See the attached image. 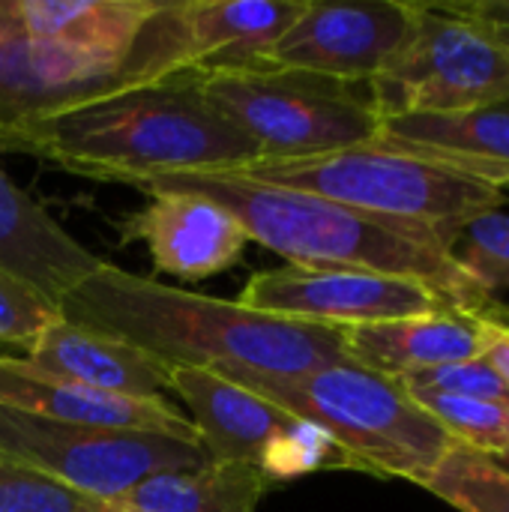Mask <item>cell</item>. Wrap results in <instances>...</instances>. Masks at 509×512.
I'll return each mask as SVG.
<instances>
[{"label": "cell", "mask_w": 509, "mask_h": 512, "mask_svg": "<svg viewBox=\"0 0 509 512\" xmlns=\"http://www.w3.org/2000/svg\"><path fill=\"white\" fill-rule=\"evenodd\" d=\"M213 372L324 432L351 456L357 471L423 486L453 444L396 378L354 360L303 375H270L243 366Z\"/></svg>", "instance_id": "obj_5"}, {"label": "cell", "mask_w": 509, "mask_h": 512, "mask_svg": "<svg viewBox=\"0 0 509 512\" xmlns=\"http://www.w3.org/2000/svg\"><path fill=\"white\" fill-rule=\"evenodd\" d=\"M0 459L36 468L99 501H117L147 477L210 462L195 441L57 423L3 402Z\"/></svg>", "instance_id": "obj_9"}, {"label": "cell", "mask_w": 509, "mask_h": 512, "mask_svg": "<svg viewBox=\"0 0 509 512\" xmlns=\"http://www.w3.org/2000/svg\"><path fill=\"white\" fill-rule=\"evenodd\" d=\"M90 512H126V510H120V507H117L114 501H96V504H93V510H90Z\"/></svg>", "instance_id": "obj_29"}, {"label": "cell", "mask_w": 509, "mask_h": 512, "mask_svg": "<svg viewBox=\"0 0 509 512\" xmlns=\"http://www.w3.org/2000/svg\"><path fill=\"white\" fill-rule=\"evenodd\" d=\"M0 153L126 186L159 174L243 171L261 159L255 141L201 93L192 72L63 111L6 138Z\"/></svg>", "instance_id": "obj_4"}, {"label": "cell", "mask_w": 509, "mask_h": 512, "mask_svg": "<svg viewBox=\"0 0 509 512\" xmlns=\"http://www.w3.org/2000/svg\"><path fill=\"white\" fill-rule=\"evenodd\" d=\"M153 192H195L228 207L252 243L282 255L288 264L351 267L384 276L417 279L456 306L509 324V306L477 288L450 258L444 240L420 222L375 216L339 201L252 180L240 171H186L129 183Z\"/></svg>", "instance_id": "obj_3"}, {"label": "cell", "mask_w": 509, "mask_h": 512, "mask_svg": "<svg viewBox=\"0 0 509 512\" xmlns=\"http://www.w3.org/2000/svg\"><path fill=\"white\" fill-rule=\"evenodd\" d=\"M453 264L486 294L509 288V213L489 210L471 219L450 246Z\"/></svg>", "instance_id": "obj_23"}, {"label": "cell", "mask_w": 509, "mask_h": 512, "mask_svg": "<svg viewBox=\"0 0 509 512\" xmlns=\"http://www.w3.org/2000/svg\"><path fill=\"white\" fill-rule=\"evenodd\" d=\"M492 318L468 309H444L402 321L342 327L348 357L387 378L480 360Z\"/></svg>", "instance_id": "obj_16"}, {"label": "cell", "mask_w": 509, "mask_h": 512, "mask_svg": "<svg viewBox=\"0 0 509 512\" xmlns=\"http://www.w3.org/2000/svg\"><path fill=\"white\" fill-rule=\"evenodd\" d=\"M102 264L0 168V273L60 303Z\"/></svg>", "instance_id": "obj_17"}, {"label": "cell", "mask_w": 509, "mask_h": 512, "mask_svg": "<svg viewBox=\"0 0 509 512\" xmlns=\"http://www.w3.org/2000/svg\"><path fill=\"white\" fill-rule=\"evenodd\" d=\"M57 315V303L0 273V348H15L24 354Z\"/></svg>", "instance_id": "obj_25"}, {"label": "cell", "mask_w": 509, "mask_h": 512, "mask_svg": "<svg viewBox=\"0 0 509 512\" xmlns=\"http://www.w3.org/2000/svg\"><path fill=\"white\" fill-rule=\"evenodd\" d=\"M201 93L246 132L261 159H309L372 144L381 117L369 84H345L267 60L234 69H186Z\"/></svg>", "instance_id": "obj_7"}, {"label": "cell", "mask_w": 509, "mask_h": 512, "mask_svg": "<svg viewBox=\"0 0 509 512\" xmlns=\"http://www.w3.org/2000/svg\"><path fill=\"white\" fill-rule=\"evenodd\" d=\"M21 360L60 381L126 399H156L171 384V369L147 351L60 315L33 339Z\"/></svg>", "instance_id": "obj_15"}, {"label": "cell", "mask_w": 509, "mask_h": 512, "mask_svg": "<svg viewBox=\"0 0 509 512\" xmlns=\"http://www.w3.org/2000/svg\"><path fill=\"white\" fill-rule=\"evenodd\" d=\"M60 318L123 339L168 369L243 366L303 375L351 363L342 327L273 318L102 264L60 303Z\"/></svg>", "instance_id": "obj_2"}, {"label": "cell", "mask_w": 509, "mask_h": 512, "mask_svg": "<svg viewBox=\"0 0 509 512\" xmlns=\"http://www.w3.org/2000/svg\"><path fill=\"white\" fill-rule=\"evenodd\" d=\"M405 387V384H402ZM405 393L459 444H468L471 450H480L486 456H501L509 447V411L453 396V393H438V390H423V387H405Z\"/></svg>", "instance_id": "obj_22"}, {"label": "cell", "mask_w": 509, "mask_h": 512, "mask_svg": "<svg viewBox=\"0 0 509 512\" xmlns=\"http://www.w3.org/2000/svg\"><path fill=\"white\" fill-rule=\"evenodd\" d=\"M423 489L459 512H509V471L459 441L450 444Z\"/></svg>", "instance_id": "obj_21"}, {"label": "cell", "mask_w": 509, "mask_h": 512, "mask_svg": "<svg viewBox=\"0 0 509 512\" xmlns=\"http://www.w3.org/2000/svg\"><path fill=\"white\" fill-rule=\"evenodd\" d=\"M399 384L438 390V393H453V396L489 402V405H498V408L509 411V387L504 384V378L492 366H486L483 360H468V363H456V366L414 372V375L399 378Z\"/></svg>", "instance_id": "obj_26"}, {"label": "cell", "mask_w": 509, "mask_h": 512, "mask_svg": "<svg viewBox=\"0 0 509 512\" xmlns=\"http://www.w3.org/2000/svg\"><path fill=\"white\" fill-rule=\"evenodd\" d=\"M480 360H483L486 366H492L509 387V324H501V321H492V324H489L486 351H483Z\"/></svg>", "instance_id": "obj_28"}, {"label": "cell", "mask_w": 509, "mask_h": 512, "mask_svg": "<svg viewBox=\"0 0 509 512\" xmlns=\"http://www.w3.org/2000/svg\"><path fill=\"white\" fill-rule=\"evenodd\" d=\"M306 0H183L189 69H234L267 60Z\"/></svg>", "instance_id": "obj_19"}, {"label": "cell", "mask_w": 509, "mask_h": 512, "mask_svg": "<svg viewBox=\"0 0 509 512\" xmlns=\"http://www.w3.org/2000/svg\"><path fill=\"white\" fill-rule=\"evenodd\" d=\"M240 303L273 318L327 327L381 324L462 309L447 294L417 279L306 264H285L255 273L246 282Z\"/></svg>", "instance_id": "obj_10"}, {"label": "cell", "mask_w": 509, "mask_h": 512, "mask_svg": "<svg viewBox=\"0 0 509 512\" xmlns=\"http://www.w3.org/2000/svg\"><path fill=\"white\" fill-rule=\"evenodd\" d=\"M495 462H498V465H501L504 471H509V447L504 450V453H501V456H495Z\"/></svg>", "instance_id": "obj_30"}, {"label": "cell", "mask_w": 509, "mask_h": 512, "mask_svg": "<svg viewBox=\"0 0 509 512\" xmlns=\"http://www.w3.org/2000/svg\"><path fill=\"white\" fill-rule=\"evenodd\" d=\"M375 141L456 168L498 189L509 186V102L456 114L390 117L381 120Z\"/></svg>", "instance_id": "obj_18"}, {"label": "cell", "mask_w": 509, "mask_h": 512, "mask_svg": "<svg viewBox=\"0 0 509 512\" xmlns=\"http://www.w3.org/2000/svg\"><path fill=\"white\" fill-rule=\"evenodd\" d=\"M0 402L45 420L90 426V429H117V432H144L165 435L177 441H195L198 432L192 420L174 408L168 399H126L111 393H96L54 375H45L24 363L21 357L0 351Z\"/></svg>", "instance_id": "obj_13"}, {"label": "cell", "mask_w": 509, "mask_h": 512, "mask_svg": "<svg viewBox=\"0 0 509 512\" xmlns=\"http://www.w3.org/2000/svg\"><path fill=\"white\" fill-rule=\"evenodd\" d=\"M444 12L480 21L486 27L509 30V0H450V3H435Z\"/></svg>", "instance_id": "obj_27"}, {"label": "cell", "mask_w": 509, "mask_h": 512, "mask_svg": "<svg viewBox=\"0 0 509 512\" xmlns=\"http://www.w3.org/2000/svg\"><path fill=\"white\" fill-rule=\"evenodd\" d=\"M117 507H120V504H117ZM120 510H123V507H120ZM126 512H132V510H126Z\"/></svg>", "instance_id": "obj_32"}, {"label": "cell", "mask_w": 509, "mask_h": 512, "mask_svg": "<svg viewBox=\"0 0 509 512\" xmlns=\"http://www.w3.org/2000/svg\"><path fill=\"white\" fill-rule=\"evenodd\" d=\"M240 174L375 216L429 225L447 252L471 219L501 210L507 201L504 189L492 183L378 141L309 159H258Z\"/></svg>", "instance_id": "obj_6"}, {"label": "cell", "mask_w": 509, "mask_h": 512, "mask_svg": "<svg viewBox=\"0 0 509 512\" xmlns=\"http://www.w3.org/2000/svg\"><path fill=\"white\" fill-rule=\"evenodd\" d=\"M381 120L456 114L509 102V48L480 21L414 3V30L369 81Z\"/></svg>", "instance_id": "obj_8"}, {"label": "cell", "mask_w": 509, "mask_h": 512, "mask_svg": "<svg viewBox=\"0 0 509 512\" xmlns=\"http://www.w3.org/2000/svg\"><path fill=\"white\" fill-rule=\"evenodd\" d=\"M492 30L498 33V39H501V42H504V45L509 48V30H498V27H492Z\"/></svg>", "instance_id": "obj_31"}, {"label": "cell", "mask_w": 509, "mask_h": 512, "mask_svg": "<svg viewBox=\"0 0 509 512\" xmlns=\"http://www.w3.org/2000/svg\"><path fill=\"white\" fill-rule=\"evenodd\" d=\"M414 30V3L306 0L267 63L345 84H369Z\"/></svg>", "instance_id": "obj_11"}, {"label": "cell", "mask_w": 509, "mask_h": 512, "mask_svg": "<svg viewBox=\"0 0 509 512\" xmlns=\"http://www.w3.org/2000/svg\"><path fill=\"white\" fill-rule=\"evenodd\" d=\"M90 498L36 468L0 459V512H90Z\"/></svg>", "instance_id": "obj_24"}, {"label": "cell", "mask_w": 509, "mask_h": 512, "mask_svg": "<svg viewBox=\"0 0 509 512\" xmlns=\"http://www.w3.org/2000/svg\"><path fill=\"white\" fill-rule=\"evenodd\" d=\"M186 405L198 444L210 462L258 465L273 444L294 435L303 420L270 399L222 378L213 369H171L168 384Z\"/></svg>", "instance_id": "obj_14"}, {"label": "cell", "mask_w": 509, "mask_h": 512, "mask_svg": "<svg viewBox=\"0 0 509 512\" xmlns=\"http://www.w3.org/2000/svg\"><path fill=\"white\" fill-rule=\"evenodd\" d=\"M270 483L258 465L204 462L147 477L114 504L132 512H258Z\"/></svg>", "instance_id": "obj_20"}, {"label": "cell", "mask_w": 509, "mask_h": 512, "mask_svg": "<svg viewBox=\"0 0 509 512\" xmlns=\"http://www.w3.org/2000/svg\"><path fill=\"white\" fill-rule=\"evenodd\" d=\"M189 60L183 0H0V144Z\"/></svg>", "instance_id": "obj_1"}, {"label": "cell", "mask_w": 509, "mask_h": 512, "mask_svg": "<svg viewBox=\"0 0 509 512\" xmlns=\"http://www.w3.org/2000/svg\"><path fill=\"white\" fill-rule=\"evenodd\" d=\"M120 243H144L159 273L201 282L228 273L252 243L237 216L195 192H153L120 222Z\"/></svg>", "instance_id": "obj_12"}]
</instances>
